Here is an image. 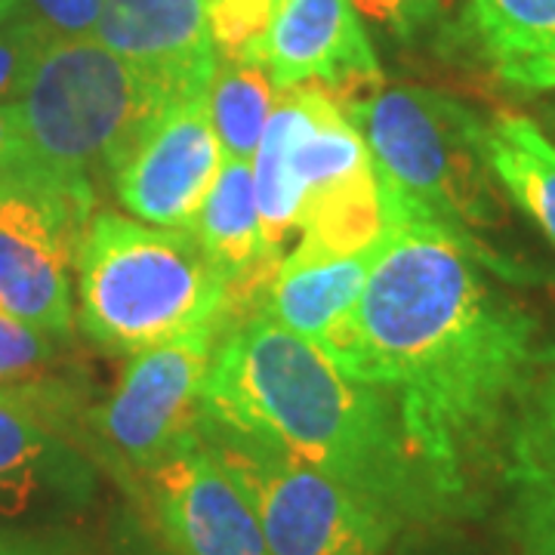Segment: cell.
Segmentation results:
<instances>
[{"label":"cell","mask_w":555,"mask_h":555,"mask_svg":"<svg viewBox=\"0 0 555 555\" xmlns=\"http://www.w3.org/2000/svg\"><path fill=\"white\" fill-rule=\"evenodd\" d=\"M201 438L254 506L269 555H383L396 521L291 454L201 411Z\"/></svg>","instance_id":"cell-7"},{"label":"cell","mask_w":555,"mask_h":555,"mask_svg":"<svg viewBox=\"0 0 555 555\" xmlns=\"http://www.w3.org/2000/svg\"><path fill=\"white\" fill-rule=\"evenodd\" d=\"M284 0H207V22L222 60H244Z\"/></svg>","instance_id":"cell-22"},{"label":"cell","mask_w":555,"mask_h":555,"mask_svg":"<svg viewBox=\"0 0 555 555\" xmlns=\"http://www.w3.org/2000/svg\"><path fill=\"white\" fill-rule=\"evenodd\" d=\"M297 229L302 232V247L334 257H352L379 247L392 229V219L379 192L374 164L356 177L309 195L299 210Z\"/></svg>","instance_id":"cell-18"},{"label":"cell","mask_w":555,"mask_h":555,"mask_svg":"<svg viewBox=\"0 0 555 555\" xmlns=\"http://www.w3.org/2000/svg\"><path fill=\"white\" fill-rule=\"evenodd\" d=\"M241 62L259 65L275 90L312 83L337 102L383 83L377 53L352 0H284L269 31Z\"/></svg>","instance_id":"cell-12"},{"label":"cell","mask_w":555,"mask_h":555,"mask_svg":"<svg viewBox=\"0 0 555 555\" xmlns=\"http://www.w3.org/2000/svg\"><path fill=\"white\" fill-rule=\"evenodd\" d=\"M513 528L521 555H555V485L513 478Z\"/></svg>","instance_id":"cell-23"},{"label":"cell","mask_w":555,"mask_h":555,"mask_svg":"<svg viewBox=\"0 0 555 555\" xmlns=\"http://www.w3.org/2000/svg\"><path fill=\"white\" fill-rule=\"evenodd\" d=\"M207 96L170 102L152 130L112 179L115 195L133 217L160 229H192L207 192L222 170Z\"/></svg>","instance_id":"cell-11"},{"label":"cell","mask_w":555,"mask_h":555,"mask_svg":"<svg viewBox=\"0 0 555 555\" xmlns=\"http://www.w3.org/2000/svg\"><path fill=\"white\" fill-rule=\"evenodd\" d=\"M40 392H0V528L60 531L96 494V466Z\"/></svg>","instance_id":"cell-9"},{"label":"cell","mask_w":555,"mask_h":555,"mask_svg":"<svg viewBox=\"0 0 555 555\" xmlns=\"http://www.w3.org/2000/svg\"><path fill=\"white\" fill-rule=\"evenodd\" d=\"M25 152L16 102H0V167Z\"/></svg>","instance_id":"cell-28"},{"label":"cell","mask_w":555,"mask_h":555,"mask_svg":"<svg viewBox=\"0 0 555 555\" xmlns=\"http://www.w3.org/2000/svg\"><path fill=\"white\" fill-rule=\"evenodd\" d=\"M339 105L364 137L392 222L444 229L506 281L531 275L485 238L503 222V204L485 158V124L469 105L411 83H379Z\"/></svg>","instance_id":"cell-3"},{"label":"cell","mask_w":555,"mask_h":555,"mask_svg":"<svg viewBox=\"0 0 555 555\" xmlns=\"http://www.w3.org/2000/svg\"><path fill=\"white\" fill-rule=\"evenodd\" d=\"M75 287L80 331L118 356H139L229 315V278L189 229H160L115 210L90 219Z\"/></svg>","instance_id":"cell-4"},{"label":"cell","mask_w":555,"mask_h":555,"mask_svg":"<svg viewBox=\"0 0 555 555\" xmlns=\"http://www.w3.org/2000/svg\"><path fill=\"white\" fill-rule=\"evenodd\" d=\"M478 40L506 83L555 90V0H469Z\"/></svg>","instance_id":"cell-15"},{"label":"cell","mask_w":555,"mask_h":555,"mask_svg":"<svg viewBox=\"0 0 555 555\" xmlns=\"http://www.w3.org/2000/svg\"><path fill=\"white\" fill-rule=\"evenodd\" d=\"M93 38L149 80L167 105L207 96L222 60L207 0H102Z\"/></svg>","instance_id":"cell-13"},{"label":"cell","mask_w":555,"mask_h":555,"mask_svg":"<svg viewBox=\"0 0 555 555\" xmlns=\"http://www.w3.org/2000/svg\"><path fill=\"white\" fill-rule=\"evenodd\" d=\"M444 0H352L358 13L389 28L396 38H414L436 20Z\"/></svg>","instance_id":"cell-26"},{"label":"cell","mask_w":555,"mask_h":555,"mask_svg":"<svg viewBox=\"0 0 555 555\" xmlns=\"http://www.w3.org/2000/svg\"><path fill=\"white\" fill-rule=\"evenodd\" d=\"M53 38L40 22L20 16L0 28V102L16 100L31 65Z\"/></svg>","instance_id":"cell-24"},{"label":"cell","mask_w":555,"mask_h":555,"mask_svg":"<svg viewBox=\"0 0 555 555\" xmlns=\"http://www.w3.org/2000/svg\"><path fill=\"white\" fill-rule=\"evenodd\" d=\"M217 269L232 281L254 272L269 254L262 250V229H259L257 189H254V167L250 160H222L214 189L201 204L198 219L189 229ZM281 259V257H272Z\"/></svg>","instance_id":"cell-16"},{"label":"cell","mask_w":555,"mask_h":555,"mask_svg":"<svg viewBox=\"0 0 555 555\" xmlns=\"http://www.w3.org/2000/svg\"><path fill=\"white\" fill-rule=\"evenodd\" d=\"M102 0H25L22 16L40 22L53 38H93Z\"/></svg>","instance_id":"cell-25"},{"label":"cell","mask_w":555,"mask_h":555,"mask_svg":"<svg viewBox=\"0 0 555 555\" xmlns=\"http://www.w3.org/2000/svg\"><path fill=\"white\" fill-rule=\"evenodd\" d=\"M201 411L312 466L401 531L454 516L386 396L266 312L222 337Z\"/></svg>","instance_id":"cell-2"},{"label":"cell","mask_w":555,"mask_h":555,"mask_svg":"<svg viewBox=\"0 0 555 555\" xmlns=\"http://www.w3.org/2000/svg\"><path fill=\"white\" fill-rule=\"evenodd\" d=\"M377 254L379 247L352 257H334L297 244L281 259L266 291L262 312L299 337L321 343L339 318L356 306Z\"/></svg>","instance_id":"cell-14"},{"label":"cell","mask_w":555,"mask_h":555,"mask_svg":"<svg viewBox=\"0 0 555 555\" xmlns=\"http://www.w3.org/2000/svg\"><path fill=\"white\" fill-rule=\"evenodd\" d=\"M0 555H87L72 537L60 531H3Z\"/></svg>","instance_id":"cell-27"},{"label":"cell","mask_w":555,"mask_h":555,"mask_svg":"<svg viewBox=\"0 0 555 555\" xmlns=\"http://www.w3.org/2000/svg\"><path fill=\"white\" fill-rule=\"evenodd\" d=\"M96 185L40 164L28 149L0 167V309L47 334H75V257Z\"/></svg>","instance_id":"cell-6"},{"label":"cell","mask_w":555,"mask_h":555,"mask_svg":"<svg viewBox=\"0 0 555 555\" xmlns=\"http://www.w3.org/2000/svg\"><path fill=\"white\" fill-rule=\"evenodd\" d=\"M509 478L555 485V346L540 349L509 423Z\"/></svg>","instance_id":"cell-20"},{"label":"cell","mask_w":555,"mask_h":555,"mask_svg":"<svg viewBox=\"0 0 555 555\" xmlns=\"http://www.w3.org/2000/svg\"><path fill=\"white\" fill-rule=\"evenodd\" d=\"M278 102L275 83L269 75L241 60H219V68L207 90V112L214 120L222 155L235 160H254L262 130Z\"/></svg>","instance_id":"cell-19"},{"label":"cell","mask_w":555,"mask_h":555,"mask_svg":"<svg viewBox=\"0 0 555 555\" xmlns=\"http://www.w3.org/2000/svg\"><path fill=\"white\" fill-rule=\"evenodd\" d=\"M485 272L444 229L398 219L356 306L318 343L386 396L454 516L473 506L540 356L537 321Z\"/></svg>","instance_id":"cell-1"},{"label":"cell","mask_w":555,"mask_h":555,"mask_svg":"<svg viewBox=\"0 0 555 555\" xmlns=\"http://www.w3.org/2000/svg\"><path fill=\"white\" fill-rule=\"evenodd\" d=\"M229 327H235L229 315L210 318L182 337L139 352L112 396L87 411L93 448L120 476L145 473L198 426L204 383Z\"/></svg>","instance_id":"cell-8"},{"label":"cell","mask_w":555,"mask_h":555,"mask_svg":"<svg viewBox=\"0 0 555 555\" xmlns=\"http://www.w3.org/2000/svg\"><path fill=\"white\" fill-rule=\"evenodd\" d=\"M137 481L170 555H269L254 506L204 444L198 426Z\"/></svg>","instance_id":"cell-10"},{"label":"cell","mask_w":555,"mask_h":555,"mask_svg":"<svg viewBox=\"0 0 555 555\" xmlns=\"http://www.w3.org/2000/svg\"><path fill=\"white\" fill-rule=\"evenodd\" d=\"M62 339L0 309V392H35L56 383L50 371L60 364Z\"/></svg>","instance_id":"cell-21"},{"label":"cell","mask_w":555,"mask_h":555,"mask_svg":"<svg viewBox=\"0 0 555 555\" xmlns=\"http://www.w3.org/2000/svg\"><path fill=\"white\" fill-rule=\"evenodd\" d=\"M485 158L496 185L555 247V145L534 120L503 112L485 124Z\"/></svg>","instance_id":"cell-17"},{"label":"cell","mask_w":555,"mask_h":555,"mask_svg":"<svg viewBox=\"0 0 555 555\" xmlns=\"http://www.w3.org/2000/svg\"><path fill=\"white\" fill-rule=\"evenodd\" d=\"M25 10V0H0V28L10 25L13 20H20Z\"/></svg>","instance_id":"cell-29"},{"label":"cell","mask_w":555,"mask_h":555,"mask_svg":"<svg viewBox=\"0 0 555 555\" xmlns=\"http://www.w3.org/2000/svg\"><path fill=\"white\" fill-rule=\"evenodd\" d=\"M28 155L68 177L115 179L167 102L96 38H50L16 96Z\"/></svg>","instance_id":"cell-5"}]
</instances>
